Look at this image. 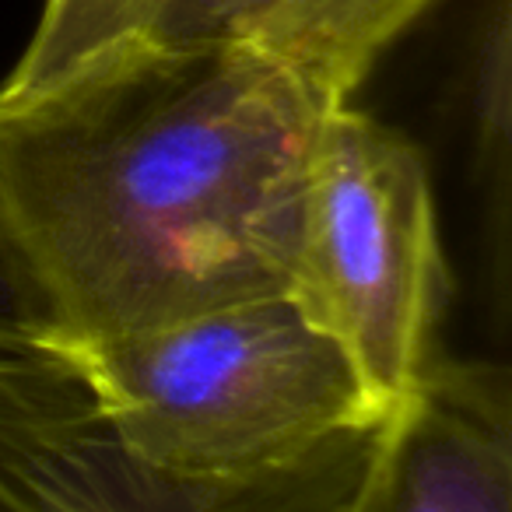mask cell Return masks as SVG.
I'll use <instances>...</instances> for the list:
<instances>
[{"instance_id": "cell-1", "label": "cell", "mask_w": 512, "mask_h": 512, "mask_svg": "<svg viewBox=\"0 0 512 512\" xmlns=\"http://www.w3.org/2000/svg\"><path fill=\"white\" fill-rule=\"evenodd\" d=\"M337 106L246 46L144 39L0 88V225L50 316L46 355L288 295Z\"/></svg>"}, {"instance_id": "cell-2", "label": "cell", "mask_w": 512, "mask_h": 512, "mask_svg": "<svg viewBox=\"0 0 512 512\" xmlns=\"http://www.w3.org/2000/svg\"><path fill=\"white\" fill-rule=\"evenodd\" d=\"M120 442L169 474L253 477L379 425L351 358L288 295L53 351Z\"/></svg>"}, {"instance_id": "cell-3", "label": "cell", "mask_w": 512, "mask_h": 512, "mask_svg": "<svg viewBox=\"0 0 512 512\" xmlns=\"http://www.w3.org/2000/svg\"><path fill=\"white\" fill-rule=\"evenodd\" d=\"M288 299L386 414L439 355L446 264L425 155L348 102L327 113L309 158Z\"/></svg>"}, {"instance_id": "cell-4", "label": "cell", "mask_w": 512, "mask_h": 512, "mask_svg": "<svg viewBox=\"0 0 512 512\" xmlns=\"http://www.w3.org/2000/svg\"><path fill=\"white\" fill-rule=\"evenodd\" d=\"M379 425L253 477L151 467L53 355H0V512H344Z\"/></svg>"}, {"instance_id": "cell-5", "label": "cell", "mask_w": 512, "mask_h": 512, "mask_svg": "<svg viewBox=\"0 0 512 512\" xmlns=\"http://www.w3.org/2000/svg\"><path fill=\"white\" fill-rule=\"evenodd\" d=\"M439 0H46L4 85L25 88L116 39L246 46L334 102L358 92L383 53Z\"/></svg>"}, {"instance_id": "cell-6", "label": "cell", "mask_w": 512, "mask_h": 512, "mask_svg": "<svg viewBox=\"0 0 512 512\" xmlns=\"http://www.w3.org/2000/svg\"><path fill=\"white\" fill-rule=\"evenodd\" d=\"M344 512H512L505 369L435 355L379 421Z\"/></svg>"}, {"instance_id": "cell-7", "label": "cell", "mask_w": 512, "mask_h": 512, "mask_svg": "<svg viewBox=\"0 0 512 512\" xmlns=\"http://www.w3.org/2000/svg\"><path fill=\"white\" fill-rule=\"evenodd\" d=\"M474 148L481 183L495 186V204L505 214V172H509V8L498 0L495 22L484 29L474 64Z\"/></svg>"}, {"instance_id": "cell-8", "label": "cell", "mask_w": 512, "mask_h": 512, "mask_svg": "<svg viewBox=\"0 0 512 512\" xmlns=\"http://www.w3.org/2000/svg\"><path fill=\"white\" fill-rule=\"evenodd\" d=\"M50 316L0 225V355H46Z\"/></svg>"}]
</instances>
